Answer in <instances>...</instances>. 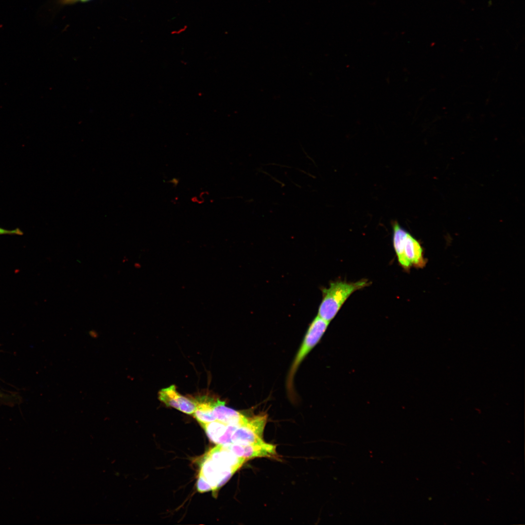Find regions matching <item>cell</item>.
<instances>
[{
  "instance_id": "9",
  "label": "cell",
  "mask_w": 525,
  "mask_h": 525,
  "mask_svg": "<svg viewBox=\"0 0 525 525\" xmlns=\"http://www.w3.org/2000/svg\"><path fill=\"white\" fill-rule=\"evenodd\" d=\"M201 425L204 429L210 440L217 444L220 438L224 434L227 426V424L217 420L202 424Z\"/></svg>"
},
{
  "instance_id": "4",
  "label": "cell",
  "mask_w": 525,
  "mask_h": 525,
  "mask_svg": "<svg viewBox=\"0 0 525 525\" xmlns=\"http://www.w3.org/2000/svg\"><path fill=\"white\" fill-rule=\"evenodd\" d=\"M158 398L167 406L174 408L187 414L192 415L196 409L194 399L180 394L175 385L161 389L158 393Z\"/></svg>"
},
{
  "instance_id": "3",
  "label": "cell",
  "mask_w": 525,
  "mask_h": 525,
  "mask_svg": "<svg viewBox=\"0 0 525 525\" xmlns=\"http://www.w3.org/2000/svg\"><path fill=\"white\" fill-rule=\"evenodd\" d=\"M329 323L317 315L310 324L288 372L286 387L290 396H292L293 393L294 378L299 366L308 354L320 341Z\"/></svg>"
},
{
  "instance_id": "1",
  "label": "cell",
  "mask_w": 525,
  "mask_h": 525,
  "mask_svg": "<svg viewBox=\"0 0 525 525\" xmlns=\"http://www.w3.org/2000/svg\"><path fill=\"white\" fill-rule=\"evenodd\" d=\"M370 284V282L366 279L350 282L341 280L330 282L328 288L321 289L322 298L317 315L330 322L353 293L369 286Z\"/></svg>"
},
{
  "instance_id": "10",
  "label": "cell",
  "mask_w": 525,
  "mask_h": 525,
  "mask_svg": "<svg viewBox=\"0 0 525 525\" xmlns=\"http://www.w3.org/2000/svg\"><path fill=\"white\" fill-rule=\"evenodd\" d=\"M196 487L197 490L201 493L212 490L211 487L204 477L199 474Z\"/></svg>"
},
{
  "instance_id": "7",
  "label": "cell",
  "mask_w": 525,
  "mask_h": 525,
  "mask_svg": "<svg viewBox=\"0 0 525 525\" xmlns=\"http://www.w3.org/2000/svg\"><path fill=\"white\" fill-rule=\"evenodd\" d=\"M214 416L218 421L226 424L240 426L245 423L248 417L242 413L225 405V402L217 399L213 408Z\"/></svg>"
},
{
  "instance_id": "8",
  "label": "cell",
  "mask_w": 525,
  "mask_h": 525,
  "mask_svg": "<svg viewBox=\"0 0 525 525\" xmlns=\"http://www.w3.org/2000/svg\"><path fill=\"white\" fill-rule=\"evenodd\" d=\"M193 399L196 403V409L192 415L200 425L216 420L213 412L216 400L206 396L197 397Z\"/></svg>"
},
{
  "instance_id": "11",
  "label": "cell",
  "mask_w": 525,
  "mask_h": 525,
  "mask_svg": "<svg viewBox=\"0 0 525 525\" xmlns=\"http://www.w3.org/2000/svg\"><path fill=\"white\" fill-rule=\"evenodd\" d=\"M23 234V232L18 228H17L12 230H9L0 227V235H22Z\"/></svg>"
},
{
  "instance_id": "2",
  "label": "cell",
  "mask_w": 525,
  "mask_h": 525,
  "mask_svg": "<svg viewBox=\"0 0 525 525\" xmlns=\"http://www.w3.org/2000/svg\"><path fill=\"white\" fill-rule=\"evenodd\" d=\"M392 228L393 247L401 267L406 271L411 266L422 268L426 261L420 243L397 222L393 223Z\"/></svg>"
},
{
  "instance_id": "5",
  "label": "cell",
  "mask_w": 525,
  "mask_h": 525,
  "mask_svg": "<svg viewBox=\"0 0 525 525\" xmlns=\"http://www.w3.org/2000/svg\"><path fill=\"white\" fill-rule=\"evenodd\" d=\"M222 469L234 473L247 460L243 457L235 455L225 448L218 444L205 455Z\"/></svg>"
},
{
  "instance_id": "6",
  "label": "cell",
  "mask_w": 525,
  "mask_h": 525,
  "mask_svg": "<svg viewBox=\"0 0 525 525\" xmlns=\"http://www.w3.org/2000/svg\"><path fill=\"white\" fill-rule=\"evenodd\" d=\"M203 475L210 485L213 492L223 486L233 475L231 472L220 468L211 459L204 456L201 463L199 473Z\"/></svg>"
}]
</instances>
